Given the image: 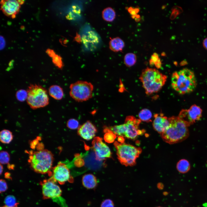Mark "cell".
Here are the masks:
<instances>
[{"mask_svg": "<svg viewBox=\"0 0 207 207\" xmlns=\"http://www.w3.org/2000/svg\"></svg>", "mask_w": 207, "mask_h": 207, "instance_id": "b9f144b4", "label": "cell"}, {"mask_svg": "<svg viewBox=\"0 0 207 207\" xmlns=\"http://www.w3.org/2000/svg\"><path fill=\"white\" fill-rule=\"evenodd\" d=\"M51 176L53 179L60 184L63 185L66 182H73V179L70 174V170L66 165L61 162L52 170Z\"/></svg>", "mask_w": 207, "mask_h": 207, "instance_id": "30bf717a", "label": "cell"}, {"mask_svg": "<svg viewBox=\"0 0 207 207\" xmlns=\"http://www.w3.org/2000/svg\"><path fill=\"white\" fill-rule=\"evenodd\" d=\"M48 92L51 97L57 100L61 99L64 96L62 88L58 85L51 86L49 89Z\"/></svg>", "mask_w": 207, "mask_h": 207, "instance_id": "ac0fdd59", "label": "cell"}, {"mask_svg": "<svg viewBox=\"0 0 207 207\" xmlns=\"http://www.w3.org/2000/svg\"><path fill=\"white\" fill-rule=\"evenodd\" d=\"M109 45L111 50L117 52L122 50L124 46V43L120 38L116 37L111 39Z\"/></svg>", "mask_w": 207, "mask_h": 207, "instance_id": "e0dca14e", "label": "cell"}, {"mask_svg": "<svg viewBox=\"0 0 207 207\" xmlns=\"http://www.w3.org/2000/svg\"><path fill=\"white\" fill-rule=\"evenodd\" d=\"M0 193L5 192L7 189V186L6 181L3 179L0 180Z\"/></svg>", "mask_w": 207, "mask_h": 207, "instance_id": "1f68e13d", "label": "cell"}, {"mask_svg": "<svg viewBox=\"0 0 207 207\" xmlns=\"http://www.w3.org/2000/svg\"><path fill=\"white\" fill-rule=\"evenodd\" d=\"M52 60L54 64L59 68L62 69L63 66L62 58L60 55L56 54L52 57Z\"/></svg>", "mask_w": 207, "mask_h": 207, "instance_id": "f1b7e54d", "label": "cell"}, {"mask_svg": "<svg viewBox=\"0 0 207 207\" xmlns=\"http://www.w3.org/2000/svg\"><path fill=\"white\" fill-rule=\"evenodd\" d=\"M26 101L32 109H36L44 107L49 103V98L47 90L39 85L32 84L27 90Z\"/></svg>", "mask_w": 207, "mask_h": 207, "instance_id": "8992f818", "label": "cell"}, {"mask_svg": "<svg viewBox=\"0 0 207 207\" xmlns=\"http://www.w3.org/2000/svg\"><path fill=\"white\" fill-rule=\"evenodd\" d=\"M70 89V96L78 102L86 101L92 97L93 86L90 82L78 81L71 84Z\"/></svg>", "mask_w": 207, "mask_h": 207, "instance_id": "52a82bcc", "label": "cell"}, {"mask_svg": "<svg viewBox=\"0 0 207 207\" xmlns=\"http://www.w3.org/2000/svg\"><path fill=\"white\" fill-rule=\"evenodd\" d=\"M153 122V126L154 130L160 134L167 129L169 125L168 118L162 114H156Z\"/></svg>", "mask_w": 207, "mask_h": 207, "instance_id": "9a60e30c", "label": "cell"}, {"mask_svg": "<svg viewBox=\"0 0 207 207\" xmlns=\"http://www.w3.org/2000/svg\"><path fill=\"white\" fill-rule=\"evenodd\" d=\"M101 207H114L113 201L109 199H107L101 203Z\"/></svg>", "mask_w": 207, "mask_h": 207, "instance_id": "4dcf8cb0", "label": "cell"}, {"mask_svg": "<svg viewBox=\"0 0 207 207\" xmlns=\"http://www.w3.org/2000/svg\"><path fill=\"white\" fill-rule=\"evenodd\" d=\"M152 114L149 110L145 108L142 110L138 114V117L141 121L148 122L152 121Z\"/></svg>", "mask_w": 207, "mask_h": 207, "instance_id": "7402d4cb", "label": "cell"}, {"mask_svg": "<svg viewBox=\"0 0 207 207\" xmlns=\"http://www.w3.org/2000/svg\"><path fill=\"white\" fill-rule=\"evenodd\" d=\"M147 95L157 93L165 84L167 76L157 69L147 67L142 72L139 78Z\"/></svg>", "mask_w": 207, "mask_h": 207, "instance_id": "3957f363", "label": "cell"}, {"mask_svg": "<svg viewBox=\"0 0 207 207\" xmlns=\"http://www.w3.org/2000/svg\"><path fill=\"white\" fill-rule=\"evenodd\" d=\"M106 140H108V142H112L116 138V135L112 131L106 134Z\"/></svg>", "mask_w": 207, "mask_h": 207, "instance_id": "d6a6232c", "label": "cell"}, {"mask_svg": "<svg viewBox=\"0 0 207 207\" xmlns=\"http://www.w3.org/2000/svg\"><path fill=\"white\" fill-rule=\"evenodd\" d=\"M17 99L20 101H23L26 99L28 97L27 91L24 89H20L16 93Z\"/></svg>", "mask_w": 207, "mask_h": 207, "instance_id": "4316f807", "label": "cell"}, {"mask_svg": "<svg viewBox=\"0 0 207 207\" xmlns=\"http://www.w3.org/2000/svg\"><path fill=\"white\" fill-rule=\"evenodd\" d=\"M203 45L204 48L207 50V37L204 39L203 40Z\"/></svg>", "mask_w": 207, "mask_h": 207, "instance_id": "74e56055", "label": "cell"}, {"mask_svg": "<svg viewBox=\"0 0 207 207\" xmlns=\"http://www.w3.org/2000/svg\"><path fill=\"white\" fill-rule=\"evenodd\" d=\"M169 125L166 130L160 134L165 142L172 144L180 142L189 136L188 126L179 116L168 118Z\"/></svg>", "mask_w": 207, "mask_h": 207, "instance_id": "6da1fadb", "label": "cell"}, {"mask_svg": "<svg viewBox=\"0 0 207 207\" xmlns=\"http://www.w3.org/2000/svg\"><path fill=\"white\" fill-rule=\"evenodd\" d=\"M13 139V135L11 132L9 130L4 129L0 133V140L1 142L8 144L11 142Z\"/></svg>", "mask_w": 207, "mask_h": 207, "instance_id": "44dd1931", "label": "cell"}, {"mask_svg": "<svg viewBox=\"0 0 207 207\" xmlns=\"http://www.w3.org/2000/svg\"><path fill=\"white\" fill-rule=\"evenodd\" d=\"M128 11L134 18L137 15V14L139 11V9L137 8H133L130 7L129 8Z\"/></svg>", "mask_w": 207, "mask_h": 207, "instance_id": "836d02e7", "label": "cell"}, {"mask_svg": "<svg viewBox=\"0 0 207 207\" xmlns=\"http://www.w3.org/2000/svg\"><path fill=\"white\" fill-rule=\"evenodd\" d=\"M149 62L150 65H154L158 68L161 67L162 63L160 59L158 54L156 53H154L151 55Z\"/></svg>", "mask_w": 207, "mask_h": 207, "instance_id": "d4e9b609", "label": "cell"}, {"mask_svg": "<svg viewBox=\"0 0 207 207\" xmlns=\"http://www.w3.org/2000/svg\"><path fill=\"white\" fill-rule=\"evenodd\" d=\"M5 43L4 39L3 37L0 36V49H3L5 46Z\"/></svg>", "mask_w": 207, "mask_h": 207, "instance_id": "e575fe53", "label": "cell"}, {"mask_svg": "<svg viewBox=\"0 0 207 207\" xmlns=\"http://www.w3.org/2000/svg\"><path fill=\"white\" fill-rule=\"evenodd\" d=\"M4 202L5 205L9 206H18V204L15 198L12 195L7 196L5 199Z\"/></svg>", "mask_w": 207, "mask_h": 207, "instance_id": "484cf974", "label": "cell"}, {"mask_svg": "<svg viewBox=\"0 0 207 207\" xmlns=\"http://www.w3.org/2000/svg\"><path fill=\"white\" fill-rule=\"evenodd\" d=\"M196 85L195 76L193 72L190 69L184 68L172 74L171 86L179 94L191 93L195 89Z\"/></svg>", "mask_w": 207, "mask_h": 207, "instance_id": "7a4b0ae2", "label": "cell"}, {"mask_svg": "<svg viewBox=\"0 0 207 207\" xmlns=\"http://www.w3.org/2000/svg\"><path fill=\"white\" fill-rule=\"evenodd\" d=\"M29 152L28 162L33 170L43 174L51 171L54 159L51 152L47 150H42Z\"/></svg>", "mask_w": 207, "mask_h": 207, "instance_id": "277c9868", "label": "cell"}, {"mask_svg": "<svg viewBox=\"0 0 207 207\" xmlns=\"http://www.w3.org/2000/svg\"><path fill=\"white\" fill-rule=\"evenodd\" d=\"M94 32L93 31H90L88 32L87 33H86L85 35H84L83 36L82 40L83 41V43L86 45L88 43V45H89L90 43V45H91V43H94V41L96 42L97 41V38L96 37H94L95 36V35ZM96 43L97 42L94 41Z\"/></svg>", "mask_w": 207, "mask_h": 207, "instance_id": "cb8c5ba5", "label": "cell"}, {"mask_svg": "<svg viewBox=\"0 0 207 207\" xmlns=\"http://www.w3.org/2000/svg\"><path fill=\"white\" fill-rule=\"evenodd\" d=\"M46 53L49 56L52 58L56 54V53L53 50L49 49L47 50Z\"/></svg>", "mask_w": 207, "mask_h": 207, "instance_id": "d590c367", "label": "cell"}, {"mask_svg": "<svg viewBox=\"0 0 207 207\" xmlns=\"http://www.w3.org/2000/svg\"><path fill=\"white\" fill-rule=\"evenodd\" d=\"M74 40L78 43L80 42L82 40L80 35L77 34L76 36L75 37Z\"/></svg>", "mask_w": 207, "mask_h": 207, "instance_id": "8d00e7d4", "label": "cell"}, {"mask_svg": "<svg viewBox=\"0 0 207 207\" xmlns=\"http://www.w3.org/2000/svg\"><path fill=\"white\" fill-rule=\"evenodd\" d=\"M177 168L179 172L185 173L190 170V164L187 160L185 159H181L177 164Z\"/></svg>", "mask_w": 207, "mask_h": 207, "instance_id": "ffe728a7", "label": "cell"}, {"mask_svg": "<svg viewBox=\"0 0 207 207\" xmlns=\"http://www.w3.org/2000/svg\"><path fill=\"white\" fill-rule=\"evenodd\" d=\"M18 207V206H13V207H11V206H6V205H4V206H2V207Z\"/></svg>", "mask_w": 207, "mask_h": 207, "instance_id": "60d3db41", "label": "cell"}, {"mask_svg": "<svg viewBox=\"0 0 207 207\" xmlns=\"http://www.w3.org/2000/svg\"><path fill=\"white\" fill-rule=\"evenodd\" d=\"M97 130L94 126L87 121L78 128V134L83 139L89 140L94 137Z\"/></svg>", "mask_w": 207, "mask_h": 207, "instance_id": "5bb4252c", "label": "cell"}, {"mask_svg": "<svg viewBox=\"0 0 207 207\" xmlns=\"http://www.w3.org/2000/svg\"><path fill=\"white\" fill-rule=\"evenodd\" d=\"M3 166L1 164H0V175H1L3 171Z\"/></svg>", "mask_w": 207, "mask_h": 207, "instance_id": "ab89813d", "label": "cell"}, {"mask_svg": "<svg viewBox=\"0 0 207 207\" xmlns=\"http://www.w3.org/2000/svg\"><path fill=\"white\" fill-rule=\"evenodd\" d=\"M114 144L118 159L122 165L132 166L136 164V159L142 152L140 148L124 142L115 141Z\"/></svg>", "mask_w": 207, "mask_h": 207, "instance_id": "5b68a950", "label": "cell"}, {"mask_svg": "<svg viewBox=\"0 0 207 207\" xmlns=\"http://www.w3.org/2000/svg\"><path fill=\"white\" fill-rule=\"evenodd\" d=\"M141 121L132 116H127L124 121V137L129 139H136L139 135L143 133V130L139 129V125Z\"/></svg>", "mask_w": 207, "mask_h": 207, "instance_id": "9c48e42d", "label": "cell"}, {"mask_svg": "<svg viewBox=\"0 0 207 207\" xmlns=\"http://www.w3.org/2000/svg\"><path fill=\"white\" fill-rule=\"evenodd\" d=\"M116 14L114 10L111 7L104 9L102 12V17L106 21L111 22L115 18Z\"/></svg>", "mask_w": 207, "mask_h": 207, "instance_id": "d6986e66", "label": "cell"}, {"mask_svg": "<svg viewBox=\"0 0 207 207\" xmlns=\"http://www.w3.org/2000/svg\"><path fill=\"white\" fill-rule=\"evenodd\" d=\"M137 57L135 54L130 53H126L124 58V62L125 65L128 67L132 66L135 64Z\"/></svg>", "mask_w": 207, "mask_h": 207, "instance_id": "603a6c76", "label": "cell"}, {"mask_svg": "<svg viewBox=\"0 0 207 207\" xmlns=\"http://www.w3.org/2000/svg\"><path fill=\"white\" fill-rule=\"evenodd\" d=\"M1 9L5 15L14 18L20 7L18 1L14 0H2L1 1Z\"/></svg>", "mask_w": 207, "mask_h": 207, "instance_id": "4fadbf2b", "label": "cell"}, {"mask_svg": "<svg viewBox=\"0 0 207 207\" xmlns=\"http://www.w3.org/2000/svg\"><path fill=\"white\" fill-rule=\"evenodd\" d=\"M92 149L98 160L102 161L111 156V152L109 147L99 137H96L93 139Z\"/></svg>", "mask_w": 207, "mask_h": 207, "instance_id": "7c38bea8", "label": "cell"}, {"mask_svg": "<svg viewBox=\"0 0 207 207\" xmlns=\"http://www.w3.org/2000/svg\"><path fill=\"white\" fill-rule=\"evenodd\" d=\"M10 160V156L8 153L5 151H2L0 153V162L1 164L8 163Z\"/></svg>", "mask_w": 207, "mask_h": 207, "instance_id": "83f0119b", "label": "cell"}, {"mask_svg": "<svg viewBox=\"0 0 207 207\" xmlns=\"http://www.w3.org/2000/svg\"><path fill=\"white\" fill-rule=\"evenodd\" d=\"M67 125L70 129H75L78 126L79 123L77 120L74 119H71L68 121Z\"/></svg>", "mask_w": 207, "mask_h": 207, "instance_id": "f546056e", "label": "cell"}, {"mask_svg": "<svg viewBox=\"0 0 207 207\" xmlns=\"http://www.w3.org/2000/svg\"><path fill=\"white\" fill-rule=\"evenodd\" d=\"M202 115L201 109L198 106L194 105L188 110L181 112L178 116L188 127L199 120Z\"/></svg>", "mask_w": 207, "mask_h": 207, "instance_id": "8fae6325", "label": "cell"}, {"mask_svg": "<svg viewBox=\"0 0 207 207\" xmlns=\"http://www.w3.org/2000/svg\"><path fill=\"white\" fill-rule=\"evenodd\" d=\"M19 4L21 5H22L24 2V1L23 0H17Z\"/></svg>", "mask_w": 207, "mask_h": 207, "instance_id": "f35d334b", "label": "cell"}, {"mask_svg": "<svg viewBox=\"0 0 207 207\" xmlns=\"http://www.w3.org/2000/svg\"><path fill=\"white\" fill-rule=\"evenodd\" d=\"M82 183L83 186L88 189L94 188L97 184L96 177L91 174H88L84 175L82 178Z\"/></svg>", "mask_w": 207, "mask_h": 207, "instance_id": "2e32d148", "label": "cell"}, {"mask_svg": "<svg viewBox=\"0 0 207 207\" xmlns=\"http://www.w3.org/2000/svg\"><path fill=\"white\" fill-rule=\"evenodd\" d=\"M40 185L44 199H53L61 196L62 191L51 177L43 180L41 182Z\"/></svg>", "mask_w": 207, "mask_h": 207, "instance_id": "ba28073f", "label": "cell"}]
</instances>
